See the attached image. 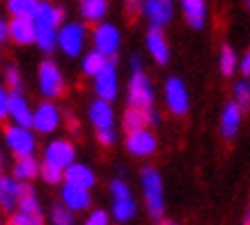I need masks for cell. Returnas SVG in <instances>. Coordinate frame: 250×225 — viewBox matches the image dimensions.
Here are the masks:
<instances>
[{"instance_id": "cell-1", "label": "cell", "mask_w": 250, "mask_h": 225, "mask_svg": "<svg viewBox=\"0 0 250 225\" xmlns=\"http://www.w3.org/2000/svg\"><path fill=\"white\" fill-rule=\"evenodd\" d=\"M32 21H35V30H37V42H35L37 48L42 53H46V55L55 53V48H58V30L62 28V23L67 21L64 9L58 7L51 0H42L39 12Z\"/></svg>"}, {"instance_id": "cell-2", "label": "cell", "mask_w": 250, "mask_h": 225, "mask_svg": "<svg viewBox=\"0 0 250 225\" xmlns=\"http://www.w3.org/2000/svg\"><path fill=\"white\" fill-rule=\"evenodd\" d=\"M140 186H143V200L149 218L161 223L166 216V186L161 173L154 165H145L140 170Z\"/></svg>"}, {"instance_id": "cell-3", "label": "cell", "mask_w": 250, "mask_h": 225, "mask_svg": "<svg viewBox=\"0 0 250 225\" xmlns=\"http://www.w3.org/2000/svg\"><path fill=\"white\" fill-rule=\"evenodd\" d=\"M37 88H39V94L46 101H55V99L64 97V92H67V78H64V71H62L60 65L53 58H44V60L39 62Z\"/></svg>"}, {"instance_id": "cell-4", "label": "cell", "mask_w": 250, "mask_h": 225, "mask_svg": "<svg viewBox=\"0 0 250 225\" xmlns=\"http://www.w3.org/2000/svg\"><path fill=\"white\" fill-rule=\"evenodd\" d=\"M90 30L85 21H64L58 30V51L64 58H83Z\"/></svg>"}, {"instance_id": "cell-5", "label": "cell", "mask_w": 250, "mask_h": 225, "mask_svg": "<svg viewBox=\"0 0 250 225\" xmlns=\"http://www.w3.org/2000/svg\"><path fill=\"white\" fill-rule=\"evenodd\" d=\"M108 191H110V218L117 221V223H129L133 221L138 214V204L136 198L131 193V186L124 180H113L108 184Z\"/></svg>"}, {"instance_id": "cell-6", "label": "cell", "mask_w": 250, "mask_h": 225, "mask_svg": "<svg viewBox=\"0 0 250 225\" xmlns=\"http://www.w3.org/2000/svg\"><path fill=\"white\" fill-rule=\"evenodd\" d=\"M154 101H156V90H154L152 78L145 71L131 74L129 85H126V108L149 111L154 108Z\"/></svg>"}, {"instance_id": "cell-7", "label": "cell", "mask_w": 250, "mask_h": 225, "mask_svg": "<svg viewBox=\"0 0 250 225\" xmlns=\"http://www.w3.org/2000/svg\"><path fill=\"white\" fill-rule=\"evenodd\" d=\"M92 48L99 51L104 58L113 60L117 58V53L122 48V30L110 21H104L92 28Z\"/></svg>"}, {"instance_id": "cell-8", "label": "cell", "mask_w": 250, "mask_h": 225, "mask_svg": "<svg viewBox=\"0 0 250 225\" xmlns=\"http://www.w3.org/2000/svg\"><path fill=\"white\" fill-rule=\"evenodd\" d=\"M2 140L14 158L21 157H35L37 152V134L28 127H16V124H7L2 131Z\"/></svg>"}, {"instance_id": "cell-9", "label": "cell", "mask_w": 250, "mask_h": 225, "mask_svg": "<svg viewBox=\"0 0 250 225\" xmlns=\"http://www.w3.org/2000/svg\"><path fill=\"white\" fill-rule=\"evenodd\" d=\"M64 124V111L58 108L55 101H39L32 112V131L39 135H53Z\"/></svg>"}, {"instance_id": "cell-10", "label": "cell", "mask_w": 250, "mask_h": 225, "mask_svg": "<svg viewBox=\"0 0 250 225\" xmlns=\"http://www.w3.org/2000/svg\"><path fill=\"white\" fill-rule=\"evenodd\" d=\"M42 163L53 165V168H58V170L64 173L71 163H76V145L71 143L69 138L55 135V138H51V140L44 145V150H42Z\"/></svg>"}, {"instance_id": "cell-11", "label": "cell", "mask_w": 250, "mask_h": 225, "mask_svg": "<svg viewBox=\"0 0 250 225\" xmlns=\"http://www.w3.org/2000/svg\"><path fill=\"white\" fill-rule=\"evenodd\" d=\"M163 101L166 108L177 117H184L190 111V94L186 83L179 76H167L163 83Z\"/></svg>"}, {"instance_id": "cell-12", "label": "cell", "mask_w": 250, "mask_h": 225, "mask_svg": "<svg viewBox=\"0 0 250 225\" xmlns=\"http://www.w3.org/2000/svg\"><path fill=\"white\" fill-rule=\"evenodd\" d=\"M92 90L97 94V99L113 104L120 97V74H117V65L113 60L99 71V76L92 78Z\"/></svg>"}, {"instance_id": "cell-13", "label": "cell", "mask_w": 250, "mask_h": 225, "mask_svg": "<svg viewBox=\"0 0 250 225\" xmlns=\"http://www.w3.org/2000/svg\"><path fill=\"white\" fill-rule=\"evenodd\" d=\"M124 147L131 157L138 158H147L154 157L156 150H159V138L152 129H140V131H133V134L124 135Z\"/></svg>"}, {"instance_id": "cell-14", "label": "cell", "mask_w": 250, "mask_h": 225, "mask_svg": "<svg viewBox=\"0 0 250 225\" xmlns=\"http://www.w3.org/2000/svg\"><path fill=\"white\" fill-rule=\"evenodd\" d=\"M140 14L152 28H163L174 19V0H143Z\"/></svg>"}, {"instance_id": "cell-15", "label": "cell", "mask_w": 250, "mask_h": 225, "mask_svg": "<svg viewBox=\"0 0 250 225\" xmlns=\"http://www.w3.org/2000/svg\"><path fill=\"white\" fill-rule=\"evenodd\" d=\"M145 48L149 53V58L161 67H166L170 62V44H167L163 28H152V25L147 28V32H145Z\"/></svg>"}, {"instance_id": "cell-16", "label": "cell", "mask_w": 250, "mask_h": 225, "mask_svg": "<svg viewBox=\"0 0 250 225\" xmlns=\"http://www.w3.org/2000/svg\"><path fill=\"white\" fill-rule=\"evenodd\" d=\"M32 112H35V106L28 101V97L23 94V90L9 92V108H7L9 124L30 129L32 127Z\"/></svg>"}, {"instance_id": "cell-17", "label": "cell", "mask_w": 250, "mask_h": 225, "mask_svg": "<svg viewBox=\"0 0 250 225\" xmlns=\"http://www.w3.org/2000/svg\"><path fill=\"white\" fill-rule=\"evenodd\" d=\"M60 204H64L69 211L81 214V211H90L92 207V191L74 184H62L60 186Z\"/></svg>"}, {"instance_id": "cell-18", "label": "cell", "mask_w": 250, "mask_h": 225, "mask_svg": "<svg viewBox=\"0 0 250 225\" xmlns=\"http://www.w3.org/2000/svg\"><path fill=\"white\" fill-rule=\"evenodd\" d=\"M87 120H90L94 131H106V129H115V108L108 101L101 99H92L87 104Z\"/></svg>"}, {"instance_id": "cell-19", "label": "cell", "mask_w": 250, "mask_h": 225, "mask_svg": "<svg viewBox=\"0 0 250 225\" xmlns=\"http://www.w3.org/2000/svg\"><path fill=\"white\" fill-rule=\"evenodd\" d=\"M241 122H243V111L229 99L228 104L223 106V112H220V135L225 140H234L239 129H241Z\"/></svg>"}, {"instance_id": "cell-20", "label": "cell", "mask_w": 250, "mask_h": 225, "mask_svg": "<svg viewBox=\"0 0 250 225\" xmlns=\"http://www.w3.org/2000/svg\"><path fill=\"white\" fill-rule=\"evenodd\" d=\"M177 5L193 30H202L207 25V16H209L207 0H177Z\"/></svg>"}, {"instance_id": "cell-21", "label": "cell", "mask_w": 250, "mask_h": 225, "mask_svg": "<svg viewBox=\"0 0 250 225\" xmlns=\"http://www.w3.org/2000/svg\"><path fill=\"white\" fill-rule=\"evenodd\" d=\"M23 193V184L16 181L12 175H2L0 177V209L12 214L19 207V198Z\"/></svg>"}, {"instance_id": "cell-22", "label": "cell", "mask_w": 250, "mask_h": 225, "mask_svg": "<svg viewBox=\"0 0 250 225\" xmlns=\"http://www.w3.org/2000/svg\"><path fill=\"white\" fill-rule=\"evenodd\" d=\"M64 184H74V186L92 191L94 184H97V173L92 170V165L83 163V161H76V163H71L64 170Z\"/></svg>"}, {"instance_id": "cell-23", "label": "cell", "mask_w": 250, "mask_h": 225, "mask_svg": "<svg viewBox=\"0 0 250 225\" xmlns=\"http://www.w3.org/2000/svg\"><path fill=\"white\" fill-rule=\"evenodd\" d=\"M9 42L16 46H30L37 42V30L32 19H9Z\"/></svg>"}, {"instance_id": "cell-24", "label": "cell", "mask_w": 250, "mask_h": 225, "mask_svg": "<svg viewBox=\"0 0 250 225\" xmlns=\"http://www.w3.org/2000/svg\"><path fill=\"white\" fill-rule=\"evenodd\" d=\"M39 170H42V161H37V157H21L14 158L12 177L21 184H32L39 177Z\"/></svg>"}, {"instance_id": "cell-25", "label": "cell", "mask_w": 250, "mask_h": 225, "mask_svg": "<svg viewBox=\"0 0 250 225\" xmlns=\"http://www.w3.org/2000/svg\"><path fill=\"white\" fill-rule=\"evenodd\" d=\"M78 9H81L83 21H90L94 25H99V23L106 21L110 2L108 0H78Z\"/></svg>"}, {"instance_id": "cell-26", "label": "cell", "mask_w": 250, "mask_h": 225, "mask_svg": "<svg viewBox=\"0 0 250 225\" xmlns=\"http://www.w3.org/2000/svg\"><path fill=\"white\" fill-rule=\"evenodd\" d=\"M42 0H5L9 19H35Z\"/></svg>"}, {"instance_id": "cell-27", "label": "cell", "mask_w": 250, "mask_h": 225, "mask_svg": "<svg viewBox=\"0 0 250 225\" xmlns=\"http://www.w3.org/2000/svg\"><path fill=\"white\" fill-rule=\"evenodd\" d=\"M239 62H241V58H239V53H236L232 46H229V44H223V46H220L218 69H220V74L225 76V78H232V76H236V71H239Z\"/></svg>"}, {"instance_id": "cell-28", "label": "cell", "mask_w": 250, "mask_h": 225, "mask_svg": "<svg viewBox=\"0 0 250 225\" xmlns=\"http://www.w3.org/2000/svg\"><path fill=\"white\" fill-rule=\"evenodd\" d=\"M108 58H104L99 51H94V48H90V51L83 53V58H81V71H83V76H87V78H94V76H99V71L108 65Z\"/></svg>"}, {"instance_id": "cell-29", "label": "cell", "mask_w": 250, "mask_h": 225, "mask_svg": "<svg viewBox=\"0 0 250 225\" xmlns=\"http://www.w3.org/2000/svg\"><path fill=\"white\" fill-rule=\"evenodd\" d=\"M140 129H149L147 124V111H138V108H126L122 115V131L124 134H133Z\"/></svg>"}, {"instance_id": "cell-30", "label": "cell", "mask_w": 250, "mask_h": 225, "mask_svg": "<svg viewBox=\"0 0 250 225\" xmlns=\"http://www.w3.org/2000/svg\"><path fill=\"white\" fill-rule=\"evenodd\" d=\"M16 209L28 211V214H44L42 200H39V195L32 184H23V193H21V198H19V207H16Z\"/></svg>"}, {"instance_id": "cell-31", "label": "cell", "mask_w": 250, "mask_h": 225, "mask_svg": "<svg viewBox=\"0 0 250 225\" xmlns=\"http://www.w3.org/2000/svg\"><path fill=\"white\" fill-rule=\"evenodd\" d=\"M2 83H5V88L9 92H19L23 88V76H21V69L19 65L14 62H7L5 69H2Z\"/></svg>"}, {"instance_id": "cell-32", "label": "cell", "mask_w": 250, "mask_h": 225, "mask_svg": "<svg viewBox=\"0 0 250 225\" xmlns=\"http://www.w3.org/2000/svg\"><path fill=\"white\" fill-rule=\"evenodd\" d=\"M232 101H234L243 112L250 111V81L241 78V81L234 83V88H232Z\"/></svg>"}, {"instance_id": "cell-33", "label": "cell", "mask_w": 250, "mask_h": 225, "mask_svg": "<svg viewBox=\"0 0 250 225\" xmlns=\"http://www.w3.org/2000/svg\"><path fill=\"white\" fill-rule=\"evenodd\" d=\"M5 225H46V216L44 214H28V211L16 209L7 216Z\"/></svg>"}, {"instance_id": "cell-34", "label": "cell", "mask_w": 250, "mask_h": 225, "mask_svg": "<svg viewBox=\"0 0 250 225\" xmlns=\"http://www.w3.org/2000/svg\"><path fill=\"white\" fill-rule=\"evenodd\" d=\"M48 223L51 225H76V214L69 211L64 204L55 202L51 207V214H48Z\"/></svg>"}, {"instance_id": "cell-35", "label": "cell", "mask_w": 250, "mask_h": 225, "mask_svg": "<svg viewBox=\"0 0 250 225\" xmlns=\"http://www.w3.org/2000/svg\"><path fill=\"white\" fill-rule=\"evenodd\" d=\"M39 180L44 181L46 186H62L64 184V173L53 168L48 163H42V170H39Z\"/></svg>"}, {"instance_id": "cell-36", "label": "cell", "mask_w": 250, "mask_h": 225, "mask_svg": "<svg viewBox=\"0 0 250 225\" xmlns=\"http://www.w3.org/2000/svg\"><path fill=\"white\" fill-rule=\"evenodd\" d=\"M83 225H110V214L106 209H92L87 211Z\"/></svg>"}, {"instance_id": "cell-37", "label": "cell", "mask_w": 250, "mask_h": 225, "mask_svg": "<svg viewBox=\"0 0 250 225\" xmlns=\"http://www.w3.org/2000/svg\"><path fill=\"white\" fill-rule=\"evenodd\" d=\"M94 134H97L99 145H104V147H110V145L117 143V131H115V129H106V131H94Z\"/></svg>"}, {"instance_id": "cell-38", "label": "cell", "mask_w": 250, "mask_h": 225, "mask_svg": "<svg viewBox=\"0 0 250 225\" xmlns=\"http://www.w3.org/2000/svg\"><path fill=\"white\" fill-rule=\"evenodd\" d=\"M7 108H9V90L5 83L0 81V120H7Z\"/></svg>"}, {"instance_id": "cell-39", "label": "cell", "mask_w": 250, "mask_h": 225, "mask_svg": "<svg viewBox=\"0 0 250 225\" xmlns=\"http://www.w3.org/2000/svg\"><path fill=\"white\" fill-rule=\"evenodd\" d=\"M239 74H241L246 81H250V48L241 55V62H239Z\"/></svg>"}, {"instance_id": "cell-40", "label": "cell", "mask_w": 250, "mask_h": 225, "mask_svg": "<svg viewBox=\"0 0 250 225\" xmlns=\"http://www.w3.org/2000/svg\"><path fill=\"white\" fill-rule=\"evenodd\" d=\"M9 42V16L0 14V46Z\"/></svg>"}, {"instance_id": "cell-41", "label": "cell", "mask_w": 250, "mask_h": 225, "mask_svg": "<svg viewBox=\"0 0 250 225\" xmlns=\"http://www.w3.org/2000/svg\"><path fill=\"white\" fill-rule=\"evenodd\" d=\"M147 124H149V129H156L161 124V112L156 111V108H149V111H147Z\"/></svg>"}, {"instance_id": "cell-42", "label": "cell", "mask_w": 250, "mask_h": 225, "mask_svg": "<svg viewBox=\"0 0 250 225\" xmlns=\"http://www.w3.org/2000/svg\"><path fill=\"white\" fill-rule=\"evenodd\" d=\"M129 69H131V74H138V71H145V65H143V58L140 55H131V60H129Z\"/></svg>"}, {"instance_id": "cell-43", "label": "cell", "mask_w": 250, "mask_h": 225, "mask_svg": "<svg viewBox=\"0 0 250 225\" xmlns=\"http://www.w3.org/2000/svg\"><path fill=\"white\" fill-rule=\"evenodd\" d=\"M241 225H250V204H248V209H246V214H243V223Z\"/></svg>"}, {"instance_id": "cell-44", "label": "cell", "mask_w": 250, "mask_h": 225, "mask_svg": "<svg viewBox=\"0 0 250 225\" xmlns=\"http://www.w3.org/2000/svg\"><path fill=\"white\" fill-rule=\"evenodd\" d=\"M124 2H126V5H131V7H136V5H140L143 0H124Z\"/></svg>"}, {"instance_id": "cell-45", "label": "cell", "mask_w": 250, "mask_h": 225, "mask_svg": "<svg viewBox=\"0 0 250 225\" xmlns=\"http://www.w3.org/2000/svg\"><path fill=\"white\" fill-rule=\"evenodd\" d=\"M5 175V161H2V154H0V177Z\"/></svg>"}, {"instance_id": "cell-46", "label": "cell", "mask_w": 250, "mask_h": 225, "mask_svg": "<svg viewBox=\"0 0 250 225\" xmlns=\"http://www.w3.org/2000/svg\"><path fill=\"white\" fill-rule=\"evenodd\" d=\"M156 225H177V223H172V221H166V218H163V221H161V223H156Z\"/></svg>"}, {"instance_id": "cell-47", "label": "cell", "mask_w": 250, "mask_h": 225, "mask_svg": "<svg viewBox=\"0 0 250 225\" xmlns=\"http://www.w3.org/2000/svg\"><path fill=\"white\" fill-rule=\"evenodd\" d=\"M246 7H248V12H250V0H246Z\"/></svg>"}, {"instance_id": "cell-48", "label": "cell", "mask_w": 250, "mask_h": 225, "mask_svg": "<svg viewBox=\"0 0 250 225\" xmlns=\"http://www.w3.org/2000/svg\"><path fill=\"white\" fill-rule=\"evenodd\" d=\"M0 225H2V223H0Z\"/></svg>"}]
</instances>
